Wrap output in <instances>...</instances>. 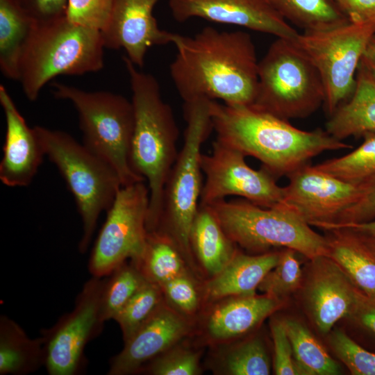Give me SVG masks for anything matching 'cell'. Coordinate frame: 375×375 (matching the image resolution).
<instances>
[{
	"mask_svg": "<svg viewBox=\"0 0 375 375\" xmlns=\"http://www.w3.org/2000/svg\"><path fill=\"white\" fill-rule=\"evenodd\" d=\"M169 66L172 82L185 102L221 100L251 106L257 92L258 62L251 35L207 26L193 36L176 34Z\"/></svg>",
	"mask_w": 375,
	"mask_h": 375,
	"instance_id": "6da1fadb",
	"label": "cell"
},
{
	"mask_svg": "<svg viewBox=\"0 0 375 375\" xmlns=\"http://www.w3.org/2000/svg\"><path fill=\"white\" fill-rule=\"evenodd\" d=\"M209 107L216 140L256 158L276 178L288 177L323 152L352 148L326 131L297 128L252 106L210 100Z\"/></svg>",
	"mask_w": 375,
	"mask_h": 375,
	"instance_id": "7a4b0ae2",
	"label": "cell"
},
{
	"mask_svg": "<svg viewBox=\"0 0 375 375\" xmlns=\"http://www.w3.org/2000/svg\"><path fill=\"white\" fill-rule=\"evenodd\" d=\"M122 58L129 76L135 115L130 162L148 183L147 227L151 232L156 229L165 182L179 151V131L171 106L162 98L157 79L139 70L126 56Z\"/></svg>",
	"mask_w": 375,
	"mask_h": 375,
	"instance_id": "3957f363",
	"label": "cell"
},
{
	"mask_svg": "<svg viewBox=\"0 0 375 375\" xmlns=\"http://www.w3.org/2000/svg\"><path fill=\"white\" fill-rule=\"evenodd\" d=\"M105 48L100 31L73 23L66 16L35 22L19 65L18 81L26 98L35 101L56 76L101 70Z\"/></svg>",
	"mask_w": 375,
	"mask_h": 375,
	"instance_id": "277c9868",
	"label": "cell"
},
{
	"mask_svg": "<svg viewBox=\"0 0 375 375\" xmlns=\"http://www.w3.org/2000/svg\"><path fill=\"white\" fill-rule=\"evenodd\" d=\"M210 101L184 103L183 144L166 180L161 212L154 231L170 238L187 258L192 254L190 235L203 187L201 148L213 130Z\"/></svg>",
	"mask_w": 375,
	"mask_h": 375,
	"instance_id": "5b68a950",
	"label": "cell"
},
{
	"mask_svg": "<svg viewBox=\"0 0 375 375\" xmlns=\"http://www.w3.org/2000/svg\"><path fill=\"white\" fill-rule=\"evenodd\" d=\"M206 206L228 238L250 252L289 248L309 260L328 255L326 236L286 206L263 208L242 198L219 200Z\"/></svg>",
	"mask_w": 375,
	"mask_h": 375,
	"instance_id": "8992f818",
	"label": "cell"
},
{
	"mask_svg": "<svg viewBox=\"0 0 375 375\" xmlns=\"http://www.w3.org/2000/svg\"><path fill=\"white\" fill-rule=\"evenodd\" d=\"M45 156L58 169L72 194L83 222L79 251L90 244L100 214L111 206L122 183L103 160L66 132L33 127Z\"/></svg>",
	"mask_w": 375,
	"mask_h": 375,
	"instance_id": "52a82bcc",
	"label": "cell"
},
{
	"mask_svg": "<svg viewBox=\"0 0 375 375\" xmlns=\"http://www.w3.org/2000/svg\"><path fill=\"white\" fill-rule=\"evenodd\" d=\"M52 85L56 99L67 100L76 108L83 143L115 171L122 185L146 181L130 162L135 125L132 101L108 91L89 92L57 82Z\"/></svg>",
	"mask_w": 375,
	"mask_h": 375,
	"instance_id": "ba28073f",
	"label": "cell"
},
{
	"mask_svg": "<svg viewBox=\"0 0 375 375\" xmlns=\"http://www.w3.org/2000/svg\"><path fill=\"white\" fill-rule=\"evenodd\" d=\"M252 106L283 119L304 118L324 103L320 75L294 40L277 38L258 62Z\"/></svg>",
	"mask_w": 375,
	"mask_h": 375,
	"instance_id": "9c48e42d",
	"label": "cell"
},
{
	"mask_svg": "<svg viewBox=\"0 0 375 375\" xmlns=\"http://www.w3.org/2000/svg\"><path fill=\"white\" fill-rule=\"evenodd\" d=\"M374 35L375 23L349 22L328 29L305 31L294 40L320 75L329 116L353 94L356 72Z\"/></svg>",
	"mask_w": 375,
	"mask_h": 375,
	"instance_id": "30bf717a",
	"label": "cell"
},
{
	"mask_svg": "<svg viewBox=\"0 0 375 375\" xmlns=\"http://www.w3.org/2000/svg\"><path fill=\"white\" fill-rule=\"evenodd\" d=\"M146 181L122 186L95 242L89 261L93 276L103 278L131 258L138 260L147 242L149 190Z\"/></svg>",
	"mask_w": 375,
	"mask_h": 375,
	"instance_id": "8fae6325",
	"label": "cell"
},
{
	"mask_svg": "<svg viewBox=\"0 0 375 375\" xmlns=\"http://www.w3.org/2000/svg\"><path fill=\"white\" fill-rule=\"evenodd\" d=\"M210 154H201L205 175L199 206H206L237 196L263 208L285 206L284 188L265 168L256 170L246 162V156L217 140Z\"/></svg>",
	"mask_w": 375,
	"mask_h": 375,
	"instance_id": "7c38bea8",
	"label": "cell"
},
{
	"mask_svg": "<svg viewBox=\"0 0 375 375\" xmlns=\"http://www.w3.org/2000/svg\"><path fill=\"white\" fill-rule=\"evenodd\" d=\"M105 279L92 276L78 294L73 310L44 333V364L51 375H73L82 361L84 348L101 328L100 309Z\"/></svg>",
	"mask_w": 375,
	"mask_h": 375,
	"instance_id": "4fadbf2b",
	"label": "cell"
},
{
	"mask_svg": "<svg viewBox=\"0 0 375 375\" xmlns=\"http://www.w3.org/2000/svg\"><path fill=\"white\" fill-rule=\"evenodd\" d=\"M288 178L284 204L310 226L335 223L360 194V183L342 181L309 164Z\"/></svg>",
	"mask_w": 375,
	"mask_h": 375,
	"instance_id": "5bb4252c",
	"label": "cell"
},
{
	"mask_svg": "<svg viewBox=\"0 0 375 375\" xmlns=\"http://www.w3.org/2000/svg\"><path fill=\"white\" fill-rule=\"evenodd\" d=\"M310 260L301 285L303 300L312 323L326 335L338 321L348 317L361 291L330 257Z\"/></svg>",
	"mask_w": 375,
	"mask_h": 375,
	"instance_id": "9a60e30c",
	"label": "cell"
},
{
	"mask_svg": "<svg viewBox=\"0 0 375 375\" xmlns=\"http://www.w3.org/2000/svg\"><path fill=\"white\" fill-rule=\"evenodd\" d=\"M175 20L199 17L295 40L299 33L267 0H169Z\"/></svg>",
	"mask_w": 375,
	"mask_h": 375,
	"instance_id": "2e32d148",
	"label": "cell"
},
{
	"mask_svg": "<svg viewBox=\"0 0 375 375\" xmlns=\"http://www.w3.org/2000/svg\"><path fill=\"white\" fill-rule=\"evenodd\" d=\"M160 0H113L106 28L101 31L104 46L123 49L138 68L143 67L148 49L172 43L176 33L159 28L153 15Z\"/></svg>",
	"mask_w": 375,
	"mask_h": 375,
	"instance_id": "e0dca14e",
	"label": "cell"
},
{
	"mask_svg": "<svg viewBox=\"0 0 375 375\" xmlns=\"http://www.w3.org/2000/svg\"><path fill=\"white\" fill-rule=\"evenodd\" d=\"M0 103L6 124L0 180L8 187H26L36 175L45 154L34 128L28 126L3 85Z\"/></svg>",
	"mask_w": 375,
	"mask_h": 375,
	"instance_id": "ac0fdd59",
	"label": "cell"
},
{
	"mask_svg": "<svg viewBox=\"0 0 375 375\" xmlns=\"http://www.w3.org/2000/svg\"><path fill=\"white\" fill-rule=\"evenodd\" d=\"M187 321L161 304L152 316L126 341L110 361V375L140 371L148 361L169 350L188 332Z\"/></svg>",
	"mask_w": 375,
	"mask_h": 375,
	"instance_id": "d6986e66",
	"label": "cell"
},
{
	"mask_svg": "<svg viewBox=\"0 0 375 375\" xmlns=\"http://www.w3.org/2000/svg\"><path fill=\"white\" fill-rule=\"evenodd\" d=\"M219 304L208 317L206 328L210 338L226 340L242 335L283 306V301L264 294L231 297Z\"/></svg>",
	"mask_w": 375,
	"mask_h": 375,
	"instance_id": "ffe728a7",
	"label": "cell"
},
{
	"mask_svg": "<svg viewBox=\"0 0 375 375\" xmlns=\"http://www.w3.org/2000/svg\"><path fill=\"white\" fill-rule=\"evenodd\" d=\"M280 251L250 256L236 251L226 267L205 285L208 300L255 294L265 276L276 266Z\"/></svg>",
	"mask_w": 375,
	"mask_h": 375,
	"instance_id": "44dd1931",
	"label": "cell"
},
{
	"mask_svg": "<svg viewBox=\"0 0 375 375\" xmlns=\"http://www.w3.org/2000/svg\"><path fill=\"white\" fill-rule=\"evenodd\" d=\"M329 117L326 131L342 141L375 131V79L361 62L353 94Z\"/></svg>",
	"mask_w": 375,
	"mask_h": 375,
	"instance_id": "7402d4cb",
	"label": "cell"
},
{
	"mask_svg": "<svg viewBox=\"0 0 375 375\" xmlns=\"http://www.w3.org/2000/svg\"><path fill=\"white\" fill-rule=\"evenodd\" d=\"M328 256L366 295L375 297V256L358 235L344 228L327 230Z\"/></svg>",
	"mask_w": 375,
	"mask_h": 375,
	"instance_id": "603a6c76",
	"label": "cell"
},
{
	"mask_svg": "<svg viewBox=\"0 0 375 375\" xmlns=\"http://www.w3.org/2000/svg\"><path fill=\"white\" fill-rule=\"evenodd\" d=\"M190 247L204 269L219 274L237 250L208 206H199L190 235Z\"/></svg>",
	"mask_w": 375,
	"mask_h": 375,
	"instance_id": "cb8c5ba5",
	"label": "cell"
},
{
	"mask_svg": "<svg viewBox=\"0 0 375 375\" xmlns=\"http://www.w3.org/2000/svg\"><path fill=\"white\" fill-rule=\"evenodd\" d=\"M44 338H29L13 320H0V374H26L44 363Z\"/></svg>",
	"mask_w": 375,
	"mask_h": 375,
	"instance_id": "d4e9b609",
	"label": "cell"
},
{
	"mask_svg": "<svg viewBox=\"0 0 375 375\" xmlns=\"http://www.w3.org/2000/svg\"><path fill=\"white\" fill-rule=\"evenodd\" d=\"M35 22L17 0H0V69L5 77L18 81L20 58Z\"/></svg>",
	"mask_w": 375,
	"mask_h": 375,
	"instance_id": "484cf974",
	"label": "cell"
},
{
	"mask_svg": "<svg viewBox=\"0 0 375 375\" xmlns=\"http://www.w3.org/2000/svg\"><path fill=\"white\" fill-rule=\"evenodd\" d=\"M294 361L300 375H338L340 365L315 338L309 329L295 319H284Z\"/></svg>",
	"mask_w": 375,
	"mask_h": 375,
	"instance_id": "4316f807",
	"label": "cell"
},
{
	"mask_svg": "<svg viewBox=\"0 0 375 375\" xmlns=\"http://www.w3.org/2000/svg\"><path fill=\"white\" fill-rule=\"evenodd\" d=\"M286 21L305 31L331 28L349 22L333 0H267Z\"/></svg>",
	"mask_w": 375,
	"mask_h": 375,
	"instance_id": "83f0119b",
	"label": "cell"
},
{
	"mask_svg": "<svg viewBox=\"0 0 375 375\" xmlns=\"http://www.w3.org/2000/svg\"><path fill=\"white\" fill-rule=\"evenodd\" d=\"M181 255L170 238L152 231L148 233L142 255L133 262L149 281L161 286L183 274Z\"/></svg>",
	"mask_w": 375,
	"mask_h": 375,
	"instance_id": "f1b7e54d",
	"label": "cell"
},
{
	"mask_svg": "<svg viewBox=\"0 0 375 375\" xmlns=\"http://www.w3.org/2000/svg\"><path fill=\"white\" fill-rule=\"evenodd\" d=\"M362 143L347 155L314 165L342 181L360 183L375 175V131L365 133Z\"/></svg>",
	"mask_w": 375,
	"mask_h": 375,
	"instance_id": "f546056e",
	"label": "cell"
},
{
	"mask_svg": "<svg viewBox=\"0 0 375 375\" xmlns=\"http://www.w3.org/2000/svg\"><path fill=\"white\" fill-rule=\"evenodd\" d=\"M106 278L102 292L100 317L105 321L114 319L129 300L149 281L140 269L125 263L115 269Z\"/></svg>",
	"mask_w": 375,
	"mask_h": 375,
	"instance_id": "4dcf8cb0",
	"label": "cell"
},
{
	"mask_svg": "<svg viewBox=\"0 0 375 375\" xmlns=\"http://www.w3.org/2000/svg\"><path fill=\"white\" fill-rule=\"evenodd\" d=\"M298 254L294 249H283L278 263L265 276L258 289L265 294L282 301L299 290L303 276Z\"/></svg>",
	"mask_w": 375,
	"mask_h": 375,
	"instance_id": "1f68e13d",
	"label": "cell"
},
{
	"mask_svg": "<svg viewBox=\"0 0 375 375\" xmlns=\"http://www.w3.org/2000/svg\"><path fill=\"white\" fill-rule=\"evenodd\" d=\"M162 289L149 281L116 315L124 342L129 339L162 304Z\"/></svg>",
	"mask_w": 375,
	"mask_h": 375,
	"instance_id": "d6a6232c",
	"label": "cell"
},
{
	"mask_svg": "<svg viewBox=\"0 0 375 375\" xmlns=\"http://www.w3.org/2000/svg\"><path fill=\"white\" fill-rule=\"evenodd\" d=\"M226 372L232 375H268L270 362L259 338H252L234 348L224 360Z\"/></svg>",
	"mask_w": 375,
	"mask_h": 375,
	"instance_id": "836d02e7",
	"label": "cell"
},
{
	"mask_svg": "<svg viewBox=\"0 0 375 375\" xmlns=\"http://www.w3.org/2000/svg\"><path fill=\"white\" fill-rule=\"evenodd\" d=\"M328 342L334 353L353 375H375V353L357 343L340 329L331 330Z\"/></svg>",
	"mask_w": 375,
	"mask_h": 375,
	"instance_id": "e575fe53",
	"label": "cell"
},
{
	"mask_svg": "<svg viewBox=\"0 0 375 375\" xmlns=\"http://www.w3.org/2000/svg\"><path fill=\"white\" fill-rule=\"evenodd\" d=\"M113 0H68L66 17L73 23L100 31L106 28Z\"/></svg>",
	"mask_w": 375,
	"mask_h": 375,
	"instance_id": "d590c367",
	"label": "cell"
},
{
	"mask_svg": "<svg viewBox=\"0 0 375 375\" xmlns=\"http://www.w3.org/2000/svg\"><path fill=\"white\" fill-rule=\"evenodd\" d=\"M146 372L154 375H195L200 372L199 355L183 349L167 351L151 360Z\"/></svg>",
	"mask_w": 375,
	"mask_h": 375,
	"instance_id": "8d00e7d4",
	"label": "cell"
},
{
	"mask_svg": "<svg viewBox=\"0 0 375 375\" xmlns=\"http://www.w3.org/2000/svg\"><path fill=\"white\" fill-rule=\"evenodd\" d=\"M360 194L356 202L348 208L333 224L340 225L362 223L375 219V175L361 183Z\"/></svg>",
	"mask_w": 375,
	"mask_h": 375,
	"instance_id": "74e56055",
	"label": "cell"
},
{
	"mask_svg": "<svg viewBox=\"0 0 375 375\" xmlns=\"http://www.w3.org/2000/svg\"><path fill=\"white\" fill-rule=\"evenodd\" d=\"M274 344V370L278 375H299L291 342L284 319H274L271 324ZM300 375V374H299Z\"/></svg>",
	"mask_w": 375,
	"mask_h": 375,
	"instance_id": "f35d334b",
	"label": "cell"
},
{
	"mask_svg": "<svg viewBox=\"0 0 375 375\" xmlns=\"http://www.w3.org/2000/svg\"><path fill=\"white\" fill-rule=\"evenodd\" d=\"M167 299L186 313L193 312L198 306V294L194 284L182 274L160 286Z\"/></svg>",
	"mask_w": 375,
	"mask_h": 375,
	"instance_id": "ab89813d",
	"label": "cell"
},
{
	"mask_svg": "<svg viewBox=\"0 0 375 375\" xmlns=\"http://www.w3.org/2000/svg\"><path fill=\"white\" fill-rule=\"evenodd\" d=\"M35 22H42L66 16L68 0H17Z\"/></svg>",
	"mask_w": 375,
	"mask_h": 375,
	"instance_id": "60d3db41",
	"label": "cell"
},
{
	"mask_svg": "<svg viewBox=\"0 0 375 375\" xmlns=\"http://www.w3.org/2000/svg\"><path fill=\"white\" fill-rule=\"evenodd\" d=\"M347 319L375 341V297L360 292Z\"/></svg>",
	"mask_w": 375,
	"mask_h": 375,
	"instance_id": "b9f144b4",
	"label": "cell"
},
{
	"mask_svg": "<svg viewBox=\"0 0 375 375\" xmlns=\"http://www.w3.org/2000/svg\"><path fill=\"white\" fill-rule=\"evenodd\" d=\"M350 22L375 23V0H335Z\"/></svg>",
	"mask_w": 375,
	"mask_h": 375,
	"instance_id": "7bdbcfd3",
	"label": "cell"
},
{
	"mask_svg": "<svg viewBox=\"0 0 375 375\" xmlns=\"http://www.w3.org/2000/svg\"><path fill=\"white\" fill-rule=\"evenodd\" d=\"M339 228H347L361 235L375 237V219L362 223L330 225L324 228V230L327 231Z\"/></svg>",
	"mask_w": 375,
	"mask_h": 375,
	"instance_id": "ee69618b",
	"label": "cell"
},
{
	"mask_svg": "<svg viewBox=\"0 0 375 375\" xmlns=\"http://www.w3.org/2000/svg\"><path fill=\"white\" fill-rule=\"evenodd\" d=\"M360 62L375 79V35L369 41Z\"/></svg>",
	"mask_w": 375,
	"mask_h": 375,
	"instance_id": "f6af8a7d",
	"label": "cell"
},
{
	"mask_svg": "<svg viewBox=\"0 0 375 375\" xmlns=\"http://www.w3.org/2000/svg\"><path fill=\"white\" fill-rule=\"evenodd\" d=\"M356 234L358 235L360 240L363 242V243L367 247L369 251L375 256V237L364 236V235H359L358 233Z\"/></svg>",
	"mask_w": 375,
	"mask_h": 375,
	"instance_id": "bcb514c9",
	"label": "cell"
},
{
	"mask_svg": "<svg viewBox=\"0 0 375 375\" xmlns=\"http://www.w3.org/2000/svg\"><path fill=\"white\" fill-rule=\"evenodd\" d=\"M335 1V0H333Z\"/></svg>",
	"mask_w": 375,
	"mask_h": 375,
	"instance_id": "7dc6e473",
	"label": "cell"
}]
</instances>
